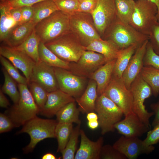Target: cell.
<instances>
[{
	"mask_svg": "<svg viewBox=\"0 0 159 159\" xmlns=\"http://www.w3.org/2000/svg\"><path fill=\"white\" fill-rule=\"evenodd\" d=\"M70 16L57 11L35 26L34 30L41 41L46 43L68 34L71 30Z\"/></svg>",
	"mask_w": 159,
	"mask_h": 159,
	"instance_id": "6da1fadb",
	"label": "cell"
},
{
	"mask_svg": "<svg viewBox=\"0 0 159 159\" xmlns=\"http://www.w3.org/2000/svg\"><path fill=\"white\" fill-rule=\"evenodd\" d=\"M27 85L18 84L20 95L19 101L5 112L11 120L15 127L23 125L27 122L37 116L39 113L40 110Z\"/></svg>",
	"mask_w": 159,
	"mask_h": 159,
	"instance_id": "7a4b0ae2",
	"label": "cell"
},
{
	"mask_svg": "<svg viewBox=\"0 0 159 159\" xmlns=\"http://www.w3.org/2000/svg\"><path fill=\"white\" fill-rule=\"evenodd\" d=\"M57 120L44 119L37 116L30 120L23 125L17 134L27 133L30 136L29 143L23 149L25 153L32 152L38 143L47 138H56L55 130Z\"/></svg>",
	"mask_w": 159,
	"mask_h": 159,
	"instance_id": "3957f363",
	"label": "cell"
},
{
	"mask_svg": "<svg viewBox=\"0 0 159 159\" xmlns=\"http://www.w3.org/2000/svg\"><path fill=\"white\" fill-rule=\"evenodd\" d=\"M109 40L120 50L132 45H141L149 40V36L139 32L129 24L124 23L116 18L107 28Z\"/></svg>",
	"mask_w": 159,
	"mask_h": 159,
	"instance_id": "277c9868",
	"label": "cell"
},
{
	"mask_svg": "<svg viewBox=\"0 0 159 159\" xmlns=\"http://www.w3.org/2000/svg\"><path fill=\"white\" fill-rule=\"evenodd\" d=\"M156 5L147 0H137L129 24L140 33L149 36L158 22Z\"/></svg>",
	"mask_w": 159,
	"mask_h": 159,
	"instance_id": "5b68a950",
	"label": "cell"
},
{
	"mask_svg": "<svg viewBox=\"0 0 159 159\" xmlns=\"http://www.w3.org/2000/svg\"><path fill=\"white\" fill-rule=\"evenodd\" d=\"M95 111L98 116L99 126L102 135L114 131L115 125L124 115L122 110L104 94L98 96Z\"/></svg>",
	"mask_w": 159,
	"mask_h": 159,
	"instance_id": "8992f818",
	"label": "cell"
},
{
	"mask_svg": "<svg viewBox=\"0 0 159 159\" xmlns=\"http://www.w3.org/2000/svg\"><path fill=\"white\" fill-rule=\"evenodd\" d=\"M129 89L132 98V111L142 122L150 127L149 120L154 113L149 112L144 103L145 100L152 95L151 87L140 74L131 84Z\"/></svg>",
	"mask_w": 159,
	"mask_h": 159,
	"instance_id": "52a82bcc",
	"label": "cell"
},
{
	"mask_svg": "<svg viewBox=\"0 0 159 159\" xmlns=\"http://www.w3.org/2000/svg\"><path fill=\"white\" fill-rule=\"evenodd\" d=\"M67 34L45 44L61 59L69 62H76L86 50L85 47Z\"/></svg>",
	"mask_w": 159,
	"mask_h": 159,
	"instance_id": "ba28073f",
	"label": "cell"
},
{
	"mask_svg": "<svg viewBox=\"0 0 159 159\" xmlns=\"http://www.w3.org/2000/svg\"><path fill=\"white\" fill-rule=\"evenodd\" d=\"M59 89L75 99L83 93L87 86V78L66 69L54 67Z\"/></svg>",
	"mask_w": 159,
	"mask_h": 159,
	"instance_id": "9c48e42d",
	"label": "cell"
},
{
	"mask_svg": "<svg viewBox=\"0 0 159 159\" xmlns=\"http://www.w3.org/2000/svg\"><path fill=\"white\" fill-rule=\"evenodd\" d=\"M104 94L122 111L125 116L132 111V98L131 92L121 78L112 77Z\"/></svg>",
	"mask_w": 159,
	"mask_h": 159,
	"instance_id": "30bf717a",
	"label": "cell"
},
{
	"mask_svg": "<svg viewBox=\"0 0 159 159\" xmlns=\"http://www.w3.org/2000/svg\"><path fill=\"white\" fill-rule=\"evenodd\" d=\"M87 14L79 12L69 18L71 30L85 47L93 41L101 38Z\"/></svg>",
	"mask_w": 159,
	"mask_h": 159,
	"instance_id": "8fae6325",
	"label": "cell"
},
{
	"mask_svg": "<svg viewBox=\"0 0 159 159\" xmlns=\"http://www.w3.org/2000/svg\"><path fill=\"white\" fill-rule=\"evenodd\" d=\"M107 62L102 54L86 50L83 51L77 62H70L69 70L79 76L89 78L95 71Z\"/></svg>",
	"mask_w": 159,
	"mask_h": 159,
	"instance_id": "7c38bea8",
	"label": "cell"
},
{
	"mask_svg": "<svg viewBox=\"0 0 159 159\" xmlns=\"http://www.w3.org/2000/svg\"><path fill=\"white\" fill-rule=\"evenodd\" d=\"M91 14L97 30L104 34L117 18L115 0H98Z\"/></svg>",
	"mask_w": 159,
	"mask_h": 159,
	"instance_id": "4fadbf2b",
	"label": "cell"
},
{
	"mask_svg": "<svg viewBox=\"0 0 159 159\" xmlns=\"http://www.w3.org/2000/svg\"><path fill=\"white\" fill-rule=\"evenodd\" d=\"M113 146L129 159H136L142 154H148L155 149L153 146L145 145L143 140L139 137H127L123 135L114 143Z\"/></svg>",
	"mask_w": 159,
	"mask_h": 159,
	"instance_id": "5bb4252c",
	"label": "cell"
},
{
	"mask_svg": "<svg viewBox=\"0 0 159 159\" xmlns=\"http://www.w3.org/2000/svg\"><path fill=\"white\" fill-rule=\"evenodd\" d=\"M0 54L7 59L22 72L29 84L36 62L23 52L5 44L0 46Z\"/></svg>",
	"mask_w": 159,
	"mask_h": 159,
	"instance_id": "9a60e30c",
	"label": "cell"
},
{
	"mask_svg": "<svg viewBox=\"0 0 159 159\" xmlns=\"http://www.w3.org/2000/svg\"><path fill=\"white\" fill-rule=\"evenodd\" d=\"M31 82L39 84L48 92L59 89L53 67L40 59L33 67L29 82Z\"/></svg>",
	"mask_w": 159,
	"mask_h": 159,
	"instance_id": "2e32d148",
	"label": "cell"
},
{
	"mask_svg": "<svg viewBox=\"0 0 159 159\" xmlns=\"http://www.w3.org/2000/svg\"><path fill=\"white\" fill-rule=\"evenodd\" d=\"M117 122L115 128L118 133L127 137H139L147 132L150 127L142 122L133 112L125 116Z\"/></svg>",
	"mask_w": 159,
	"mask_h": 159,
	"instance_id": "e0dca14e",
	"label": "cell"
},
{
	"mask_svg": "<svg viewBox=\"0 0 159 159\" xmlns=\"http://www.w3.org/2000/svg\"><path fill=\"white\" fill-rule=\"evenodd\" d=\"M148 41H146L138 47L122 74L121 79L128 89L144 66L143 59Z\"/></svg>",
	"mask_w": 159,
	"mask_h": 159,
	"instance_id": "ac0fdd59",
	"label": "cell"
},
{
	"mask_svg": "<svg viewBox=\"0 0 159 159\" xmlns=\"http://www.w3.org/2000/svg\"><path fill=\"white\" fill-rule=\"evenodd\" d=\"M74 101L75 98L59 89L49 92L46 103L39 114L47 117H53L65 105Z\"/></svg>",
	"mask_w": 159,
	"mask_h": 159,
	"instance_id": "d6986e66",
	"label": "cell"
},
{
	"mask_svg": "<svg viewBox=\"0 0 159 159\" xmlns=\"http://www.w3.org/2000/svg\"><path fill=\"white\" fill-rule=\"evenodd\" d=\"M81 138L80 147L75 155V159H99L104 138L100 137L93 141L89 139L83 130L80 129Z\"/></svg>",
	"mask_w": 159,
	"mask_h": 159,
	"instance_id": "ffe728a7",
	"label": "cell"
},
{
	"mask_svg": "<svg viewBox=\"0 0 159 159\" xmlns=\"http://www.w3.org/2000/svg\"><path fill=\"white\" fill-rule=\"evenodd\" d=\"M98 96L96 82L94 80L90 79L83 93L75 99L80 111L86 114L94 112Z\"/></svg>",
	"mask_w": 159,
	"mask_h": 159,
	"instance_id": "44dd1931",
	"label": "cell"
},
{
	"mask_svg": "<svg viewBox=\"0 0 159 159\" xmlns=\"http://www.w3.org/2000/svg\"><path fill=\"white\" fill-rule=\"evenodd\" d=\"M116 59L107 62L95 71L90 77L97 84L98 96L103 94L111 79Z\"/></svg>",
	"mask_w": 159,
	"mask_h": 159,
	"instance_id": "7402d4cb",
	"label": "cell"
},
{
	"mask_svg": "<svg viewBox=\"0 0 159 159\" xmlns=\"http://www.w3.org/2000/svg\"><path fill=\"white\" fill-rule=\"evenodd\" d=\"M35 25L31 20L17 25L9 33L4 42L5 45L11 47H16L20 45L30 35Z\"/></svg>",
	"mask_w": 159,
	"mask_h": 159,
	"instance_id": "603a6c76",
	"label": "cell"
},
{
	"mask_svg": "<svg viewBox=\"0 0 159 159\" xmlns=\"http://www.w3.org/2000/svg\"><path fill=\"white\" fill-rule=\"evenodd\" d=\"M85 49L102 54L107 62L116 59L120 50L111 41L101 38L93 41Z\"/></svg>",
	"mask_w": 159,
	"mask_h": 159,
	"instance_id": "cb8c5ba5",
	"label": "cell"
},
{
	"mask_svg": "<svg viewBox=\"0 0 159 159\" xmlns=\"http://www.w3.org/2000/svg\"><path fill=\"white\" fill-rule=\"evenodd\" d=\"M10 8L4 1L0 4V41L4 42L11 31L18 25L11 13Z\"/></svg>",
	"mask_w": 159,
	"mask_h": 159,
	"instance_id": "d4e9b609",
	"label": "cell"
},
{
	"mask_svg": "<svg viewBox=\"0 0 159 159\" xmlns=\"http://www.w3.org/2000/svg\"><path fill=\"white\" fill-rule=\"evenodd\" d=\"M39 59L50 66L69 69L70 62L60 59L41 41L39 46Z\"/></svg>",
	"mask_w": 159,
	"mask_h": 159,
	"instance_id": "484cf974",
	"label": "cell"
},
{
	"mask_svg": "<svg viewBox=\"0 0 159 159\" xmlns=\"http://www.w3.org/2000/svg\"><path fill=\"white\" fill-rule=\"evenodd\" d=\"M34 11L31 21L36 25L55 12L59 10L53 0H44L32 6Z\"/></svg>",
	"mask_w": 159,
	"mask_h": 159,
	"instance_id": "4316f807",
	"label": "cell"
},
{
	"mask_svg": "<svg viewBox=\"0 0 159 159\" xmlns=\"http://www.w3.org/2000/svg\"><path fill=\"white\" fill-rule=\"evenodd\" d=\"M139 46L137 44H133L125 49L120 50L116 59L112 76L117 78H122V74L131 57Z\"/></svg>",
	"mask_w": 159,
	"mask_h": 159,
	"instance_id": "83f0119b",
	"label": "cell"
},
{
	"mask_svg": "<svg viewBox=\"0 0 159 159\" xmlns=\"http://www.w3.org/2000/svg\"><path fill=\"white\" fill-rule=\"evenodd\" d=\"M40 41V39L36 34L34 29L24 42L14 47L23 52L37 62L39 60V48Z\"/></svg>",
	"mask_w": 159,
	"mask_h": 159,
	"instance_id": "f1b7e54d",
	"label": "cell"
},
{
	"mask_svg": "<svg viewBox=\"0 0 159 159\" xmlns=\"http://www.w3.org/2000/svg\"><path fill=\"white\" fill-rule=\"evenodd\" d=\"M80 110L76 107L75 101L70 102L63 107L56 116L58 122L75 123L81 124L79 118Z\"/></svg>",
	"mask_w": 159,
	"mask_h": 159,
	"instance_id": "f546056e",
	"label": "cell"
},
{
	"mask_svg": "<svg viewBox=\"0 0 159 159\" xmlns=\"http://www.w3.org/2000/svg\"><path fill=\"white\" fill-rule=\"evenodd\" d=\"M117 18L121 21L129 24L135 6L134 0H115Z\"/></svg>",
	"mask_w": 159,
	"mask_h": 159,
	"instance_id": "4dcf8cb0",
	"label": "cell"
},
{
	"mask_svg": "<svg viewBox=\"0 0 159 159\" xmlns=\"http://www.w3.org/2000/svg\"><path fill=\"white\" fill-rule=\"evenodd\" d=\"M143 79L151 87L152 95H159V69L151 66H144L140 73Z\"/></svg>",
	"mask_w": 159,
	"mask_h": 159,
	"instance_id": "1f68e13d",
	"label": "cell"
},
{
	"mask_svg": "<svg viewBox=\"0 0 159 159\" xmlns=\"http://www.w3.org/2000/svg\"><path fill=\"white\" fill-rule=\"evenodd\" d=\"M72 123L58 122L55 130L58 142L57 152H61L65 148L73 130Z\"/></svg>",
	"mask_w": 159,
	"mask_h": 159,
	"instance_id": "d6a6232c",
	"label": "cell"
},
{
	"mask_svg": "<svg viewBox=\"0 0 159 159\" xmlns=\"http://www.w3.org/2000/svg\"><path fill=\"white\" fill-rule=\"evenodd\" d=\"M2 70L4 76V81L1 89L4 93L9 97L14 104H16L19 101L20 95L15 82L16 81L3 67Z\"/></svg>",
	"mask_w": 159,
	"mask_h": 159,
	"instance_id": "836d02e7",
	"label": "cell"
},
{
	"mask_svg": "<svg viewBox=\"0 0 159 159\" xmlns=\"http://www.w3.org/2000/svg\"><path fill=\"white\" fill-rule=\"evenodd\" d=\"M80 124H77L73 129L67 143L61 152L63 159H74L78 139L80 133Z\"/></svg>",
	"mask_w": 159,
	"mask_h": 159,
	"instance_id": "e575fe53",
	"label": "cell"
},
{
	"mask_svg": "<svg viewBox=\"0 0 159 159\" xmlns=\"http://www.w3.org/2000/svg\"><path fill=\"white\" fill-rule=\"evenodd\" d=\"M28 85L34 101L40 110L46 103L48 92L43 87L35 82H30Z\"/></svg>",
	"mask_w": 159,
	"mask_h": 159,
	"instance_id": "d590c367",
	"label": "cell"
},
{
	"mask_svg": "<svg viewBox=\"0 0 159 159\" xmlns=\"http://www.w3.org/2000/svg\"><path fill=\"white\" fill-rule=\"evenodd\" d=\"M0 62L3 68L9 75L18 84L28 85L26 78L21 75L17 68L7 59L0 55Z\"/></svg>",
	"mask_w": 159,
	"mask_h": 159,
	"instance_id": "8d00e7d4",
	"label": "cell"
},
{
	"mask_svg": "<svg viewBox=\"0 0 159 159\" xmlns=\"http://www.w3.org/2000/svg\"><path fill=\"white\" fill-rule=\"evenodd\" d=\"M59 10L69 16L78 13V0H53Z\"/></svg>",
	"mask_w": 159,
	"mask_h": 159,
	"instance_id": "74e56055",
	"label": "cell"
},
{
	"mask_svg": "<svg viewBox=\"0 0 159 159\" xmlns=\"http://www.w3.org/2000/svg\"><path fill=\"white\" fill-rule=\"evenodd\" d=\"M143 65L159 69V55L154 52L149 41L143 59Z\"/></svg>",
	"mask_w": 159,
	"mask_h": 159,
	"instance_id": "f35d334b",
	"label": "cell"
},
{
	"mask_svg": "<svg viewBox=\"0 0 159 159\" xmlns=\"http://www.w3.org/2000/svg\"><path fill=\"white\" fill-rule=\"evenodd\" d=\"M100 159H126L127 158L113 145H103L102 148Z\"/></svg>",
	"mask_w": 159,
	"mask_h": 159,
	"instance_id": "ab89813d",
	"label": "cell"
},
{
	"mask_svg": "<svg viewBox=\"0 0 159 159\" xmlns=\"http://www.w3.org/2000/svg\"><path fill=\"white\" fill-rule=\"evenodd\" d=\"M149 42L154 52L159 55V22L153 26L149 36Z\"/></svg>",
	"mask_w": 159,
	"mask_h": 159,
	"instance_id": "60d3db41",
	"label": "cell"
},
{
	"mask_svg": "<svg viewBox=\"0 0 159 159\" xmlns=\"http://www.w3.org/2000/svg\"><path fill=\"white\" fill-rule=\"evenodd\" d=\"M44 0H3L11 9L20 8L24 6H32L34 4Z\"/></svg>",
	"mask_w": 159,
	"mask_h": 159,
	"instance_id": "b9f144b4",
	"label": "cell"
},
{
	"mask_svg": "<svg viewBox=\"0 0 159 159\" xmlns=\"http://www.w3.org/2000/svg\"><path fill=\"white\" fill-rule=\"evenodd\" d=\"M147 146H152L159 142V125L147 132L146 138L143 140Z\"/></svg>",
	"mask_w": 159,
	"mask_h": 159,
	"instance_id": "7bdbcfd3",
	"label": "cell"
},
{
	"mask_svg": "<svg viewBox=\"0 0 159 159\" xmlns=\"http://www.w3.org/2000/svg\"><path fill=\"white\" fill-rule=\"evenodd\" d=\"M80 12L91 14L95 9L98 0H78Z\"/></svg>",
	"mask_w": 159,
	"mask_h": 159,
	"instance_id": "ee69618b",
	"label": "cell"
},
{
	"mask_svg": "<svg viewBox=\"0 0 159 159\" xmlns=\"http://www.w3.org/2000/svg\"><path fill=\"white\" fill-rule=\"evenodd\" d=\"M15 127L14 124L9 117L5 113H0V133L7 132Z\"/></svg>",
	"mask_w": 159,
	"mask_h": 159,
	"instance_id": "f6af8a7d",
	"label": "cell"
},
{
	"mask_svg": "<svg viewBox=\"0 0 159 159\" xmlns=\"http://www.w3.org/2000/svg\"><path fill=\"white\" fill-rule=\"evenodd\" d=\"M22 16L21 24L32 20L33 16L34 11L32 6H26L21 8Z\"/></svg>",
	"mask_w": 159,
	"mask_h": 159,
	"instance_id": "bcb514c9",
	"label": "cell"
},
{
	"mask_svg": "<svg viewBox=\"0 0 159 159\" xmlns=\"http://www.w3.org/2000/svg\"><path fill=\"white\" fill-rule=\"evenodd\" d=\"M150 107L155 115L152 123V125L154 127L159 125V100L156 103L151 104Z\"/></svg>",
	"mask_w": 159,
	"mask_h": 159,
	"instance_id": "7dc6e473",
	"label": "cell"
},
{
	"mask_svg": "<svg viewBox=\"0 0 159 159\" xmlns=\"http://www.w3.org/2000/svg\"><path fill=\"white\" fill-rule=\"evenodd\" d=\"M10 11L13 19L17 25L21 24L22 16L21 8L11 9Z\"/></svg>",
	"mask_w": 159,
	"mask_h": 159,
	"instance_id": "c3c4849f",
	"label": "cell"
},
{
	"mask_svg": "<svg viewBox=\"0 0 159 159\" xmlns=\"http://www.w3.org/2000/svg\"><path fill=\"white\" fill-rule=\"evenodd\" d=\"M10 103L4 93L1 89L0 90V106L1 108H7Z\"/></svg>",
	"mask_w": 159,
	"mask_h": 159,
	"instance_id": "681fc988",
	"label": "cell"
},
{
	"mask_svg": "<svg viewBox=\"0 0 159 159\" xmlns=\"http://www.w3.org/2000/svg\"><path fill=\"white\" fill-rule=\"evenodd\" d=\"M87 125L89 128L92 130L96 129L99 126L98 120L88 121Z\"/></svg>",
	"mask_w": 159,
	"mask_h": 159,
	"instance_id": "f907efd6",
	"label": "cell"
},
{
	"mask_svg": "<svg viewBox=\"0 0 159 159\" xmlns=\"http://www.w3.org/2000/svg\"><path fill=\"white\" fill-rule=\"evenodd\" d=\"M87 119L88 121L98 120V116L94 112H91L87 114Z\"/></svg>",
	"mask_w": 159,
	"mask_h": 159,
	"instance_id": "816d5d0a",
	"label": "cell"
},
{
	"mask_svg": "<svg viewBox=\"0 0 159 159\" xmlns=\"http://www.w3.org/2000/svg\"><path fill=\"white\" fill-rule=\"evenodd\" d=\"M42 159H56L57 158L53 154L51 153H47L44 155L42 157Z\"/></svg>",
	"mask_w": 159,
	"mask_h": 159,
	"instance_id": "f5cc1de1",
	"label": "cell"
},
{
	"mask_svg": "<svg viewBox=\"0 0 159 159\" xmlns=\"http://www.w3.org/2000/svg\"><path fill=\"white\" fill-rule=\"evenodd\" d=\"M150 1L155 4L157 6L158 8V14L157 17L158 21L159 22V0H147Z\"/></svg>",
	"mask_w": 159,
	"mask_h": 159,
	"instance_id": "db71d44e",
	"label": "cell"
},
{
	"mask_svg": "<svg viewBox=\"0 0 159 159\" xmlns=\"http://www.w3.org/2000/svg\"><path fill=\"white\" fill-rule=\"evenodd\" d=\"M2 0H0V1Z\"/></svg>",
	"mask_w": 159,
	"mask_h": 159,
	"instance_id": "11a10c76",
	"label": "cell"
}]
</instances>
